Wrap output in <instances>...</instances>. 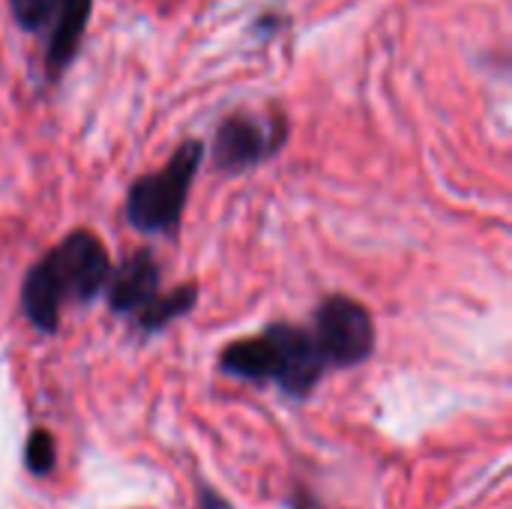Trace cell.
Listing matches in <instances>:
<instances>
[{"instance_id": "6da1fadb", "label": "cell", "mask_w": 512, "mask_h": 509, "mask_svg": "<svg viewBox=\"0 0 512 509\" xmlns=\"http://www.w3.org/2000/svg\"><path fill=\"white\" fill-rule=\"evenodd\" d=\"M108 276L111 255L105 243L93 231L75 228L24 273L21 312L36 333L54 336L60 330V309L66 303L87 306L102 297Z\"/></svg>"}, {"instance_id": "7a4b0ae2", "label": "cell", "mask_w": 512, "mask_h": 509, "mask_svg": "<svg viewBox=\"0 0 512 509\" xmlns=\"http://www.w3.org/2000/svg\"><path fill=\"white\" fill-rule=\"evenodd\" d=\"M219 372L255 387L276 384L279 393L303 402L318 390L327 375V363L309 327L276 321L255 336L225 345L219 354Z\"/></svg>"}, {"instance_id": "3957f363", "label": "cell", "mask_w": 512, "mask_h": 509, "mask_svg": "<svg viewBox=\"0 0 512 509\" xmlns=\"http://www.w3.org/2000/svg\"><path fill=\"white\" fill-rule=\"evenodd\" d=\"M204 162V144L198 138L183 141L165 168L132 180L126 192V222L144 237H174L183 222V210L192 192V183Z\"/></svg>"}, {"instance_id": "277c9868", "label": "cell", "mask_w": 512, "mask_h": 509, "mask_svg": "<svg viewBox=\"0 0 512 509\" xmlns=\"http://www.w3.org/2000/svg\"><path fill=\"white\" fill-rule=\"evenodd\" d=\"M327 369H357L372 360L378 345V330L372 312L345 294H327L309 327Z\"/></svg>"}, {"instance_id": "5b68a950", "label": "cell", "mask_w": 512, "mask_h": 509, "mask_svg": "<svg viewBox=\"0 0 512 509\" xmlns=\"http://www.w3.org/2000/svg\"><path fill=\"white\" fill-rule=\"evenodd\" d=\"M288 141V120L282 111L252 114V111H234L228 114L210 144L213 168L225 174H243L267 159H273Z\"/></svg>"}, {"instance_id": "8992f818", "label": "cell", "mask_w": 512, "mask_h": 509, "mask_svg": "<svg viewBox=\"0 0 512 509\" xmlns=\"http://www.w3.org/2000/svg\"><path fill=\"white\" fill-rule=\"evenodd\" d=\"M159 291H162L159 258L150 246H141V249L129 252L117 267H111V276L105 285V300L114 315L135 318L156 300Z\"/></svg>"}, {"instance_id": "52a82bcc", "label": "cell", "mask_w": 512, "mask_h": 509, "mask_svg": "<svg viewBox=\"0 0 512 509\" xmlns=\"http://www.w3.org/2000/svg\"><path fill=\"white\" fill-rule=\"evenodd\" d=\"M90 12H93V0H63V9L54 21V27L48 30V51H45V72L48 78H60L84 39V30L90 24Z\"/></svg>"}, {"instance_id": "ba28073f", "label": "cell", "mask_w": 512, "mask_h": 509, "mask_svg": "<svg viewBox=\"0 0 512 509\" xmlns=\"http://www.w3.org/2000/svg\"><path fill=\"white\" fill-rule=\"evenodd\" d=\"M198 297H201V288H198L195 282L177 285V288H171V291H159L156 300H153L144 312H138L132 321H135L138 333H144V336L162 333V330H168L174 321L186 318V315L198 306Z\"/></svg>"}, {"instance_id": "9c48e42d", "label": "cell", "mask_w": 512, "mask_h": 509, "mask_svg": "<svg viewBox=\"0 0 512 509\" xmlns=\"http://www.w3.org/2000/svg\"><path fill=\"white\" fill-rule=\"evenodd\" d=\"M60 9H63V0H9V12L15 24L27 33L51 30Z\"/></svg>"}, {"instance_id": "30bf717a", "label": "cell", "mask_w": 512, "mask_h": 509, "mask_svg": "<svg viewBox=\"0 0 512 509\" xmlns=\"http://www.w3.org/2000/svg\"><path fill=\"white\" fill-rule=\"evenodd\" d=\"M24 468L36 480H45V477L54 474V468H57V447H54V435L48 429H33L27 435V444H24Z\"/></svg>"}, {"instance_id": "8fae6325", "label": "cell", "mask_w": 512, "mask_h": 509, "mask_svg": "<svg viewBox=\"0 0 512 509\" xmlns=\"http://www.w3.org/2000/svg\"><path fill=\"white\" fill-rule=\"evenodd\" d=\"M285 509H327L324 507V501L312 492V489H306V486H294L291 489V495H288V501H285Z\"/></svg>"}, {"instance_id": "7c38bea8", "label": "cell", "mask_w": 512, "mask_h": 509, "mask_svg": "<svg viewBox=\"0 0 512 509\" xmlns=\"http://www.w3.org/2000/svg\"><path fill=\"white\" fill-rule=\"evenodd\" d=\"M198 504H201V509H234L231 507V501L222 495V492H216L210 483H198Z\"/></svg>"}]
</instances>
